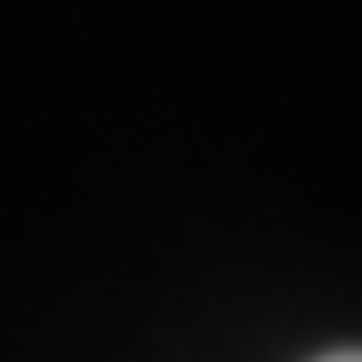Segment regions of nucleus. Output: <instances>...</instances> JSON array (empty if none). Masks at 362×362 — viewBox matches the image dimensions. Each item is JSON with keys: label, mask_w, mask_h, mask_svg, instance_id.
<instances>
[{"label": "nucleus", "mask_w": 362, "mask_h": 362, "mask_svg": "<svg viewBox=\"0 0 362 362\" xmlns=\"http://www.w3.org/2000/svg\"><path fill=\"white\" fill-rule=\"evenodd\" d=\"M325 362H362V350H344V356H325Z\"/></svg>", "instance_id": "1"}]
</instances>
